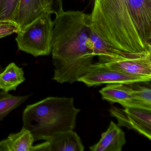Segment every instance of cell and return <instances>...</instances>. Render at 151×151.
Segmentation results:
<instances>
[{
    "mask_svg": "<svg viewBox=\"0 0 151 151\" xmlns=\"http://www.w3.org/2000/svg\"><path fill=\"white\" fill-rule=\"evenodd\" d=\"M55 16L51 52L55 67L52 79L71 84L85 76L93 63L90 14L63 10Z\"/></svg>",
    "mask_w": 151,
    "mask_h": 151,
    "instance_id": "1",
    "label": "cell"
},
{
    "mask_svg": "<svg viewBox=\"0 0 151 151\" xmlns=\"http://www.w3.org/2000/svg\"><path fill=\"white\" fill-rule=\"evenodd\" d=\"M93 5L92 29L108 45L131 53L151 51L136 27L128 0H94Z\"/></svg>",
    "mask_w": 151,
    "mask_h": 151,
    "instance_id": "2",
    "label": "cell"
},
{
    "mask_svg": "<svg viewBox=\"0 0 151 151\" xmlns=\"http://www.w3.org/2000/svg\"><path fill=\"white\" fill-rule=\"evenodd\" d=\"M80 110L73 98L50 97L28 105L22 114L23 127L35 141L48 140L57 132L73 130Z\"/></svg>",
    "mask_w": 151,
    "mask_h": 151,
    "instance_id": "3",
    "label": "cell"
},
{
    "mask_svg": "<svg viewBox=\"0 0 151 151\" xmlns=\"http://www.w3.org/2000/svg\"><path fill=\"white\" fill-rule=\"evenodd\" d=\"M53 29L51 14L45 12L18 32L16 41L18 49L34 57L49 55L52 52Z\"/></svg>",
    "mask_w": 151,
    "mask_h": 151,
    "instance_id": "4",
    "label": "cell"
},
{
    "mask_svg": "<svg viewBox=\"0 0 151 151\" xmlns=\"http://www.w3.org/2000/svg\"><path fill=\"white\" fill-rule=\"evenodd\" d=\"M111 116L116 118L119 127L134 130L151 139V110L136 107L120 108L112 106L109 109Z\"/></svg>",
    "mask_w": 151,
    "mask_h": 151,
    "instance_id": "5",
    "label": "cell"
},
{
    "mask_svg": "<svg viewBox=\"0 0 151 151\" xmlns=\"http://www.w3.org/2000/svg\"><path fill=\"white\" fill-rule=\"evenodd\" d=\"M151 79L126 75L111 69L105 63L99 62L93 63L86 75L80 78L79 81L90 87L103 84L150 82Z\"/></svg>",
    "mask_w": 151,
    "mask_h": 151,
    "instance_id": "6",
    "label": "cell"
},
{
    "mask_svg": "<svg viewBox=\"0 0 151 151\" xmlns=\"http://www.w3.org/2000/svg\"><path fill=\"white\" fill-rule=\"evenodd\" d=\"M104 63L111 69L124 74L151 79V51L137 53L126 52Z\"/></svg>",
    "mask_w": 151,
    "mask_h": 151,
    "instance_id": "7",
    "label": "cell"
},
{
    "mask_svg": "<svg viewBox=\"0 0 151 151\" xmlns=\"http://www.w3.org/2000/svg\"><path fill=\"white\" fill-rule=\"evenodd\" d=\"M84 149L77 133L70 130L55 133L50 139L33 146L32 151H83Z\"/></svg>",
    "mask_w": 151,
    "mask_h": 151,
    "instance_id": "8",
    "label": "cell"
},
{
    "mask_svg": "<svg viewBox=\"0 0 151 151\" xmlns=\"http://www.w3.org/2000/svg\"><path fill=\"white\" fill-rule=\"evenodd\" d=\"M128 2L140 37L151 45V0H128Z\"/></svg>",
    "mask_w": 151,
    "mask_h": 151,
    "instance_id": "9",
    "label": "cell"
},
{
    "mask_svg": "<svg viewBox=\"0 0 151 151\" xmlns=\"http://www.w3.org/2000/svg\"><path fill=\"white\" fill-rule=\"evenodd\" d=\"M99 93L103 99L112 103H119L124 107L140 108L149 109L138 100L132 91L129 84H108L101 89Z\"/></svg>",
    "mask_w": 151,
    "mask_h": 151,
    "instance_id": "10",
    "label": "cell"
},
{
    "mask_svg": "<svg viewBox=\"0 0 151 151\" xmlns=\"http://www.w3.org/2000/svg\"><path fill=\"white\" fill-rule=\"evenodd\" d=\"M126 143L123 131L111 121L107 130L101 134L99 141L90 147V149L91 151H121Z\"/></svg>",
    "mask_w": 151,
    "mask_h": 151,
    "instance_id": "11",
    "label": "cell"
},
{
    "mask_svg": "<svg viewBox=\"0 0 151 151\" xmlns=\"http://www.w3.org/2000/svg\"><path fill=\"white\" fill-rule=\"evenodd\" d=\"M45 12L39 0H20L14 22L22 29Z\"/></svg>",
    "mask_w": 151,
    "mask_h": 151,
    "instance_id": "12",
    "label": "cell"
},
{
    "mask_svg": "<svg viewBox=\"0 0 151 151\" xmlns=\"http://www.w3.org/2000/svg\"><path fill=\"white\" fill-rule=\"evenodd\" d=\"M34 141L30 131L23 127L19 132L0 141V151H32Z\"/></svg>",
    "mask_w": 151,
    "mask_h": 151,
    "instance_id": "13",
    "label": "cell"
},
{
    "mask_svg": "<svg viewBox=\"0 0 151 151\" xmlns=\"http://www.w3.org/2000/svg\"><path fill=\"white\" fill-rule=\"evenodd\" d=\"M25 80L23 69L11 63L0 74V90L8 92L16 91Z\"/></svg>",
    "mask_w": 151,
    "mask_h": 151,
    "instance_id": "14",
    "label": "cell"
},
{
    "mask_svg": "<svg viewBox=\"0 0 151 151\" xmlns=\"http://www.w3.org/2000/svg\"><path fill=\"white\" fill-rule=\"evenodd\" d=\"M27 96H14L8 92L0 91V121L14 109L25 102L29 99Z\"/></svg>",
    "mask_w": 151,
    "mask_h": 151,
    "instance_id": "15",
    "label": "cell"
},
{
    "mask_svg": "<svg viewBox=\"0 0 151 151\" xmlns=\"http://www.w3.org/2000/svg\"><path fill=\"white\" fill-rule=\"evenodd\" d=\"M141 83H132L129 84V85L138 100L147 109H151V87L143 85L140 84Z\"/></svg>",
    "mask_w": 151,
    "mask_h": 151,
    "instance_id": "16",
    "label": "cell"
},
{
    "mask_svg": "<svg viewBox=\"0 0 151 151\" xmlns=\"http://www.w3.org/2000/svg\"><path fill=\"white\" fill-rule=\"evenodd\" d=\"M20 0H3L0 10V21H10L14 22L15 17Z\"/></svg>",
    "mask_w": 151,
    "mask_h": 151,
    "instance_id": "17",
    "label": "cell"
},
{
    "mask_svg": "<svg viewBox=\"0 0 151 151\" xmlns=\"http://www.w3.org/2000/svg\"><path fill=\"white\" fill-rule=\"evenodd\" d=\"M44 10L47 13L55 16L63 11V0H39Z\"/></svg>",
    "mask_w": 151,
    "mask_h": 151,
    "instance_id": "18",
    "label": "cell"
},
{
    "mask_svg": "<svg viewBox=\"0 0 151 151\" xmlns=\"http://www.w3.org/2000/svg\"><path fill=\"white\" fill-rule=\"evenodd\" d=\"M20 30L18 25L10 21H0V39L17 33Z\"/></svg>",
    "mask_w": 151,
    "mask_h": 151,
    "instance_id": "19",
    "label": "cell"
},
{
    "mask_svg": "<svg viewBox=\"0 0 151 151\" xmlns=\"http://www.w3.org/2000/svg\"><path fill=\"white\" fill-rule=\"evenodd\" d=\"M3 0H0V10L1 9L2 7V4H3Z\"/></svg>",
    "mask_w": 151,
    "mask_h": 151,
    "instance_id": "20",
    "label": "cell"
},
{
    "mask_svg": "<svg viewBox=\"0 0 151 151\" xmlns=\"http://www.w3.org/2000/svg\"><path fill=\"white\" fill-rule=\"evenodd\" d=\"M4 69H3V68H2V67H1V66H0V74L1 73V72H2V71H3V70H4Z\"/></svg>",
    "mask_w": 151,
    "mask_h": 151,
    "instance_id": "21",
    "label": "cell"
},
{
    "mask_svg": "<svg viewBox=\"0 0 151 151\" xmlns=\"http://www.w3.org/2000/svg\"><path fill=\"white\" fill-rule=\"evenodd\" d=\"M94 0H90V3H91V5H93V2H94Z\"/></svg>",
    "mask_w": 151,
    "mask_h": 151,
    "instance_id": "22",
    "label": "cell"
}]
</instances>
